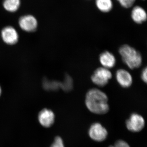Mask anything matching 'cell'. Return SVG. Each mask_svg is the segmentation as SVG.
<instances>
[{
  "label": "cell",
  "instance_id": "cell-1",
  "mask_svg": "<svg viewBox=\"0 0 147 147\" xmlns=\"http://www.w3.org/2000/svg\"><path fill=\"white\" fill-rule=\"evenodd\" d=\"M85 102L88 109L94 114L103 115L109 111L107 95L98 89H92L88 91Z\"/></svg>",
  "mask_w": 147,
  "mask_h": 147
},
{
  "label": "cell",
  "instance_id": "cell-2",
  "mask_svg": "<svg viewBox=\"0 0 147 147\" xmlns=\"http://www.w3.org/2000/svg\"><path fill=\"white\" fill-rule=\"evenodd\" d=\"M119 53L123 62L131 69L138 68L142 65V58L141 54L129 45L121 46L119 49Z\"/></svg>",
  "mask_w": 147,
  "mask_h": 147
},
{
  "label": "cell",
  "instance_id": "cell-3",
  "mask_svg": "<svg viewBox=\"0 0 147 147\" xmlns=\"http://www.w3.org/2000/svg\"><path fill=\"white\" fill-rule=\"evenodd\" d=\"M112 77V73L108 69L99 67L95 71L92 75L91 80L95 85L103 87L108 84Z\"/></svg>",
  "mask_w": 147,
  "mask_h": 147
},
{
  "label": "cell",
  "instance_id": "cell-4",
  "mask_svg": "<svg viewBox=\"0 0 147 147\" xmlns=\"http://www.w3.org/2000/svg\"><path fill=\"white\" fill-rule=\"evenodd\" d=\"M127 128L129 130L137 132L141 131L145 125V120L142 116L133 113L126 122Z\"/></svg>",
  "mask_w": 147,
  "mask_h": 147
},
{
  "label": "cell",
  "instance_id": "cell-5",
  "mask_svg": "<svg viewBox=\"0 0 147 147\" xmlns=\"http://www.w3.org/2000/svg\"><path fill=\"white\" fill-rule=\"evenodd\" d=\"M90 137L96 142H101L105 140L108 135L107 130L99 123L92 125L89 131Z\"/></svg>",
  "mask_w": 147,
  "mask_h": 147
},
{
  "label": "cell",
  "instance_id": "cell-6",
  "mask_svg": "<svg viewBox=\"0 0 147 147\" xmlns=\"http://www.w3.org/2000/svg\"><path fill=\"white\" fill-rule=\"evenodd\" d=\"M4 42L8 45H12L18 42V34L15 28L11 26L5 27L1 32Z\"/></svg>",
  "mask_w": 147,
  "mask_h": 147
},
{
  "label": "cell",
  "instance_id": "cell-7",
  "mask_svg": "<svg viewBox=\"0 0 147 147\" xmlns=\"http://www.w3.org/2000/svg\"><path fill=\"white\" fill-rule=\"evenodd\" d=\"M19 25L21 29L27 32H33L36 30L38 23L36 18L30 15L22 16L19 21Z\"/></svg>",
  "mask_w": 147,
  "mask_h": 147
},
{
  "label": "cell",
  "instance_id": "cell-8",
  "mask_svg": "<svg viewBox=\"0 0 147 147\" xmlns=\"http://www.w3.org/2000/svg\"><path fill=\"white\" fill-rule=\"evenodd\" d=\"M38 120L40 124L45 127H49L53 125L55 121V114L52 110L44 109L39 113Z\"/></svg>",
  "mask_w": 147,
  "mask_h": 147
},
{
  "label": "cell",
  "instance_id": "cell-9",
  "mask_svg": "<svg viewBox=\"0 0 147 147\" xmlns=\"http://www.w3.org/2000/svg\"><path fill=\"white\" fill-rule=\"evenodd\" d=\"M116 77L118 83L123 88H128L132 84V78L131 74L125 69L118 70L116 72Z\"/></svg>",
  "mask_w": 147,
  "mask_h": 147
},
{
  "label": "cell",
  "instance_id": "cell-10",
  "mask_svg": "<svg viewBox=\"0 0 147 147\" xmlns=\"http://www.w3.org/2000/svg\"><path fill=\"white\" fill-rule=\"evenodd\" d=\"M99 61L103 67L108 69L114 67L116 62L115 57L114 55L108 51H105L100 54Z\"/></svg>",
  "mask_w": 147,
  "mask_h": 147
},
{
  "label": "cell",
  "instance_id": "cell-11",
  "mask_svg": "<svg viewBox=\"0 0 147 147\" xmlns=\"http://www.w3.org/2000/svg\"><path fill=\"white\" fill-rule=\"evenodd\" d=\"M131 18L135 23L141 24L146 21L147 14L144 9L141 7L135 6L131 11Z\"/></svg>",
  "mask_w": 147,
  "mask_h": 147
},
{
  "label": "cell",
  "instance_id": "cell-12",
  "mask_svg": "<svg viewBox=\"0 0 147 147\" xmlns=\"http://www.w3.org/2000/svg\"><path fill=\"white\" fill-rule=\"evenodd\" d=\"M96 4L98 8L103 12H108L113 8L111 0H96Z\"/></svg>",
  "mask_w": 147,
  "mask_h": 147
},
{
  "label": "cell",
  "instance_id": "cell-13",
  "mask_svg": "<svg viewBox=\"0 0 147 147\" xmlns=\"http://www.w3.org/2000/svg\"><path fill=\"white\" fill-rule=\"evenodd\" d=\"M20 3V0H4L3 5L6 10L12 12L18 10Z\"/></svg>",
  "mask_w": 147,
  "mask_h": 147
},
{
  "label": "cell",
  "instance_id": "cell-14",
  "mask_svg": "<svg viewBox=\"0 0 147 147\" xmlns=\"http://www.w3.org/2000/svg\"><path fill=\"white\" fill-rule=\"evenodd\" d=\"M72 86L73 82L72 79L69 76H66L64 82L61 83V88L66 91H68L72 89Z\"/></svg>",
  "mask_w": 147,
  "mask_h": 147
},
{
  "label": "cell",
  "instance_id": "cell-15",
  "mask_svg": "<svg viewBox=\"0 0 147 147\" xmlns=\"http://www.w3.org/2000/svg\"><path fill=\"white\" fill-rule=\"evenodd\" d=\"M44 86L46 89L56 90L61 87V83L56 82H48L45 81Z\"/></svg>",
  "mask_w": 147,
  "mask_h": 147
},
{
  "label": "cell",
  "instance_id": "cell-16",
  "mask_svg": "<svg viewBox=\"0 0 147 147\" xmlns=\"http://www.w3.org/2000/svg\"><path fill=\"white\" fill-rule=\"evenodd\" d=\"M122 6L125 8H129L133 5L135 0H117Z\"/></svg>",
  "mask_w": 147,
  "mask_h": 147
},
{
  "label": "cell",
  "instance_id": "cell-17",
  "mask_svg": "<svg viewBox=\"0 0 147 147\" xmlns=\"http://www.w3.org/2000/svg\"><path fill=\"white\" fill-rule=\"evenodd\" d=\"M50 147H65L63 141L60 137L55 138V142Z\"/></svg>",
  "mask_w": 147,
  "mask_h": 147
},
{
  "label": "cell",
  "instance_id": "cell-18",
  "mask_svg": "<svg viewBox=\"0 0 147 147\" xmlns=\"http://www.w3.org/2000/svg\"><path fill=\"white\" fill-rule=\"evenodd\" d=\"M109 147H130L127 142L123 140H118L115 143L114 146H110Z\"/></svg>",
  "mask_w": 147,
  "mask_h": 147
},
{
  "label": "cell",
  "instance_id": "cell-19",
  "mask_svg": "<svg viewBox=\"0 0 147 147\" xmlns=\"http://www.w3.org/2000/svg\"><path fill=\"white\" fill-rule=\"evenodd\" d=\"M147 68L146 67L143 69V71H142V76H141V78H142V79L144 82L145 83H147Z\"/></svg>",
  "mask_w": 147,
  "mask_h": 147
},
{
  "label": "cell",
  "instance_id": "cell-20",
  "mask_svg": "<svg viewBox=\"0 0 147 147\" xmlns=\"http://www.w3.org/2000/svg\"><path fill=\"white\" fill-rule=\"evenodd\" d=\"M1 92H2L1 88V86H0V96H1Z\"/></svg>",
  "mask_w": 147,
  "mask_h": 147
}]
</instances>
